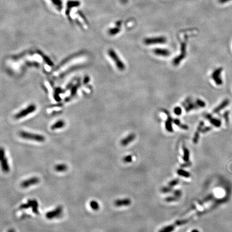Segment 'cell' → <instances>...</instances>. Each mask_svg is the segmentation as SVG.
I'll use <instances>...</instances> for the list:
<instances>
[{
	"instance_id": "1",
	"label": "cell",
	"mask_w": 232,
	"mask_h": 232,
	"mask_svg": "<svg viewBox=\"0 0 232 232\" xmlns=\"http://www.w3.org/2000/svg\"><path fill=\"white\" fill-rule=\"evenodd\" d=\"M19 135L23 139L38 142H44L45 140V137L42 135L33 134L32 133L25 132V131H20L19 132Z\"/></svg>"
},
{
	"instance_id": "2",
	"label": "cell",
	"mask_w": 232,
	"mask_h": 232,
	"mask_svg": "<svg viewBox=\"0 0 232 232\" xmlns=\"http://www.w3.org/2000/svg\"><path fill=\"white\" fill-rule=\"evenodd\" d=\"M108 54L109 56L114 61L117 68L120 71H124L125 69V65L120 59L118 54L116 53V52L112 49H110L108 51Z\"/></svg>"
},
{
	"instance_id": "3",
	"label": "cell",
	"mask_w": 232,
	"mask_h": 232,
	"mask_svg": "<svg viewBox=\"0 0 232 232\" xmlns=\"http://www.w3.org/2000/svg\"><path fill=\"white\" fill-rule=\"evenodd\" d=\"M190 220L189 219L177 220L175 222H174L173 224L169 225L163 227L162 228H161L159 231V232H173L175 229V228H176V227L186 224Z\"/></svg>"
},
{
	"instance_id": "4",
	"label": "cell",
	"mask_w": 232,
	"mask_h": 232,
	"mask_svg": "<svg viewBox=\"0 0 232 232\" xmlns=\"http://www.w3.org/2000/svg\"><path fill=\"white\" fill-rule=\"evenodd\" d=\"M36 108L37 107L36 106V105H34V104L30 105V106H28L27 108L23 109V110H22L18 113H17V114L15 116V118L17 119L24 118L27 116H28V115L30 114V113H32V112L36 111Z\"/></svg>"
},
{
	"instance_id": "5",
	"label": "cell",
	"mask_w": 232,
	"mask_h": 232,
	"mask_svg": "<svg viewBox=\"0 0 232 232\" xmlns=\"http://www.w3.org/2000/svg\"><path fill=\"white\" fill-rule=\"evenodd\" d=\"M166 41H167V39L164 37H157L146 38L143 41L144 44L147 45L162 44H164Z\"/></svg>"
},
{
	"instance_id": "6",
	"label": "cell",
	"mask_w": 232,
	"mask_h": 232,
	"mask_svg": "<svg viewBox=\"0 0 232 232\" xmlns=\"http://www.w3.org/2000/svg\"><path fill=\"white\" fill-rule=\"evenodd\" d=\"M186 43L185 42H183L181 44V53L179 54L177 57H176L173 60V64L174 66H178L179 64V63H180L182 61V60L185 58L186 54Z\"/></svg>"
},
{
	"instance_id": "7",
	"label": "cell",
	"mask_w": 232,
	"mask_h": 232,
	"mask_svg": "<svg viewBox=\"0 0 232 232\" xmlns=\"http://www.w3.org/2000/svg\"><path fill=\"white\" fill-rule=\"evenodd\" d=\"M62 211L63 207L62 206H58L52 211L47 212L45 214V217L48 219H52L60 217L62 214Z\"/></svg>"
},
{
	"instance_id": "8",
	"label": "cell",
	"mask_w": 232,
	"mask_h": 232,
	"mask_svg": "<svg viewBox=\"0 0 232 232\" xmlns=\"http://www.w3.org/2000/svg\"><path fill=\"white\" fill-rule=\"evenodd\" d=\"M1 167L3 171L5 173H8L10 172V166L8 162V160L5 154V151L3 148L1 150Z\"/></svg>"
},
{
	"instance_id": "9",
	"label": "cell",
	"mask_w": 232,
	"mask_h": 232,
	"mask_svg": "<svg viewBox=\"0 0 232 232\" xmlns=\"http://www.w3.org/2000/svg\"><path fill=\"white\" fill-rule=\"evenodd\" d=\"M40 182V179L37 177H33L24 180L20 183V186L23 188H27L30 186L37 184Z\"/></svg>"
},
{
	"instance_id": "10",
	"label": "cell",
	"mask_w": 232,
	"mask_h": 232,
	"mask_svg": "<svg viewBox=\"0 0 232 232\" xmlns=\"http://www.w3.org/2000/svg\"><path fill=\"white\" fill-rule=\"evenodd\" d=\"M222 70L223 69L222 67L218 68L216 70H214L212 74V78H213L214 82H215L217 85H221L223 83L222 80L220 77V75Z\"/></svg>"
},
{
	"instance_id": "11",
	"label": "cell",
	"mask_w": 232,
	"mask_h": 232,
	"mask_svg": "<svg viewBox=\"0 0 232 232\" xmlns=\"http://www.w3.org/2000/svg\"><path fill=\"white\" fill-rule=\"evenodd\" d=\"M164 112L165 113L166 115H167V118L168 119L167 121H165V127L166 130L169 132H173V126H172V121H173V118L170 117V115L169 114V113L168 111L165 110H163Z\"/></svg>"
},
{
	"instance_id": "12",
	"label": "cell",
	"mask_w": 232,
	"mask_h": 232,
	"mask_svg": "<svg viewBox=\"0 0 232 232\" xmlns=\"http://www.w3.org/2000/svg\"><path fill=\"white\" fill-rule=\"evenodd\" d=\"M213 195H208L207 197H205L204 199L198 201V202L196 204H195L194 205L192 206L189 209V210H190V211H190L191 210H194V209L197 208V207L199 206L202 205L204 204L205 203L208 202L209 200H212L213 199Z\"/></svg>"
},
{
	"instance_id": "13",
	"label": "cell",
	"mask_w": 232,
	"mask_h": 232,
	"mask_svg": "<svg viewBox=\"0 0 232 232\" xmlns=\"http://www.w3.org/2000/svg\"><path fill=\"white\" fill-rule=\"evenodd\" d=\"M131 204V200L129 198L117 199L114 202V205L116 207L126 206H129Z\"/></svg>"
},
{
	"instance_id": "14",
	"label": "cell",
	"mask_w": 232,
	"mask_h": 232,
	"mask_svg": "<svg viewBox=\"0 0 232 232\" xmlns=\"http://www.w3.org/2000/svg\"><path fill=\"white\" fill-rule=\"evenodd\" d=\"M135 138H136V135H135V134L132 133L130 135H129L128 136H127L125 138H124L121 141V145L123 146H126L129 144H130L131 142H132L133 141H134Z\"/></svg>"
},
{
	"instance_id": "15",
	"label": "cell",
	"mask_w": 232,
	"mask_h": 232,
	"mask_svg": "<svg viewBox=\"0 0 232 232\" xmlns=\"http://www.w3.org/2000/svg\"><path fill=\"white\" fill-rule=\"evenodd\" d=\"M205 118H206L207 119H208L209 122L214 126L217 127V128H219V127L221 126V121L220 120L216 119V118H214L212 117V116L209 115V114H206L205 115Z\"/></svg>"
},
{
	"instance_id": "16",
	"label": "cell",
	"mask_w": 232,
	"mask_h": 232,
	"mask_svg": "<svg viewBox=\"0 0 232 232\" xmlns=\"http://www.w3.org/2000/svg\"><path fill=\"white\" fill-rule=\"evenodd\" d=\"M229 103V100L228 99H225L224 101H222V103L219 105V106H218L213 111V113H218L221 110H222V109H224L225 107H226Z\"/></svg>"
},
{
	"instance_id": "17",
	"label": "cell",
	"mask_w": 232,
	"mask_h": 232,
	"mask_svg": "<svg viewBox=\"0 0 232 232\" xmlns=\"http://www.w3.org/2000/svg\"><path fill=\"white\" fill-rule=\"evenodd\" d=\"M153 52L157 55H161L162 56H168L170 54L169 51L161 49H156L154 50H153Z\"/></svg>"
},
{
	"instance_id": "18",
	"label": "cell",
	"mask_w": 232,
	"mask_h": 232,
	"mask_svg": "<svg viewBox=\"0 0 232 232\" xmlns=\"http://www.w3.org/2000/svg\"><path fill=\"white\" fill-rule=\"evenodd\" d=\"M204 123L203 121L200 122V123L199 124V126L197 128V131L195 134L194 137L193 139V142L195 144L198 143L199 138V133L200 131H202V129H203V126L204 125Z\"/></svg>"
},
{
	"instance_id": "19",
	"label": "cell",
	"mask_w": 232,
	"mask_h": 232,
	"mask_svg": "<svg viewBox=\"0 0 232 232\" xmlns=\"http://www.w3.org/2000/svg\"><path fill=\"white\" fill-rule=\"evenodd\" d=\"M185 110L186 112L190 111L192 110H194V109H196L198 108V106L197 105L196 103H193L191 102V100L188 99L187 100H186L185 102Z\"/></svg>"
},
{
	"instance_id": "20",
	"label": "cell",
	"mask_w": 232,
	"mask_h": 232,
	"mask_svg": "<svg viewBox=\"0 0 232 232\" xmlns=\"http://www.w3.org/2000/svg\"><path fill=\"white\" fill-rule=\"evenodd\" d=\"M30 203H31V207L32 208V212L36 214H38L39 213L38 211V207H39V204L36 199H30Z\"/></svg>"
},
{
	"instance_id": "21",
	"label": "cell",
	"mask_w": 232,
	"mask_h": 232,
	"mask_svg": "<svg viewBox=\"0 0 232 232\" xmlns=\"http://www.w3.org/2000/svg\"><path fill=\"white\" fill-rule=\"evenodd\" d=\"M183 161L185 162H190V151L184 145H183Z\"/></svg>"
},
{
	"instance_id": "22",
	"label": "cell",
	"mask_w": 232,
	"mask_h": 232,
	"mask_svg": "<svg viewBox=\"0 0 232 232\" xmlns=\"http://www.w3.org/2000/svg\"><path fill=\"white\" fill-rule=\"evenodd\" d=\"M65 125V122L62 120H60L58 121L55 122V123L51 126V130H55L59 129H61L64 128Z\"/></svg>"
},
{
	"instance_id": "23",
	"label": "cell",
	"mask_w": 232,
	"mask_h": 232,
	"mask_svg": "<svg viewBox=\"0 0 232 232\" xmlns=\"http://www.w3.org/2000/svg\"><path fill=\"white\" fill-rule=\"evenodd\" d=\"M54 170L58 172H65L68 169V166L66 164H58L54 166Z\"/></svg>"
},
{
	"instance_id": "24",
	"label": "cell",
	"mask_w": 232,
	"mask_h": 232,
	"mask_svg": "<svg viewBox=\"0 0 232 232\" xmlns=\"http://www.w3.org/2000/svg\"><path fill=\"white\" fill-rule=\"evenodd\" d=\"M50 1L58 10L60 11L62 9L63 4L61 0H50Z\"/></svg>"
},
{
	"instance_id": "25",
	"label": "cell",
	"mask_w": 232,
	"mask_h": 232,
	"mask_svg": "<svg viewBox=\"0 0 232 232\" xmlns=\"http://www.w3.org/2000/svg\"><path fill=\"white\" fill-rule=\"evenodd\" d=\"M177 174L178 175L185 178H189L191 176V174L190 173L187 172L185 170L182 169H179L177 170Z\"/></svg>"
},
{
	"instance_id": "26",
	"label": "cell",
	"mask_w": 232,
	"mask_h": 232,
	"mask_svg": "<svg viewBox=\"0 0 232 232\" xmlns=\"http://www.w3.org/2000/svg\"><path fill=\"white\" fill-rule=\"evenodd\" d=\"M89 205L90 207L93 209L94 211H97L100 208L99 204L98 203L97 201L93 200L90 202Z\"/></svg>"
},
{
	"instance_id": "27",
	"label": "cell",
	"mask_w": 232,
	"mask_h": 232,
	"mask_svg": "<svg viewBox=\"0 0 232 232\" xmlns=\"http://www.w3.org/2000/svg\"><path fill=\"white\" fill-rule=\"evenodd\" d=\"M173 122H174V123L175 124V125H177L178 126H179V128H181L183 130H187L188 129V126L186 125H184V124H182L181 121L179 120V119H175L173 120Z\"/></svg>"
},
{
	"instance_id": "28",
	"label": "cell",
	"mask_w": 232,
	"mask_h": 232,
	"mask_svg": "<svg viewBox=\"0 0 232 232\" xmlns=\"http://www.w3.org/2000/svg\"><path fill=\"white\" fill-rule=\"evenodd\" d=\"M31 207V203H30V200L29 199L27 202V203H24L22 204L19 206V209L22 210L24 209H28L29 208Z\"/></svg>"
},
{
	"instance_id": "29",
	"label": "cell",
	"mask_w": 232,
	"mask_h": 232,
	"mask_svg": "<svg viewBox=\"0 0 232 232\" xmlns=\"http://www.w3.org/2000/svg\"><path fill=\"white\" fill-rule=\"evenodd\" d=\"M120 29L118 28H112L109 30V33L110 34L111 36H114V35H116L118 33H119L120 32Z\"/></svg>"
},
{
	"instance_id": "30",
	"label": "cell",
	"mask_w": 232,
	"mask_h": 232,
	"mask_svg": "<svg viewBox=\"0 0 232 232\" xmlns=\"http://www.w3.org/2000/svg\"><path fill=\"white\" fill-rule=\"evenodd\" d=\"M179 183V179H178V178L175 179H173V180H172V181H171L169 182L168 186L172 187H173L174 186L177 185Z\"/></svg>"
},
{
	"instance_id": "31",
	"label": "cell",
	"mask_w": 232,
	"mask_h": 232,
	"mask_svg": "<svg viewBox=\"0 0 232 232\" xmlns=\"http://www.w3.org/2000/svg\"><path fill=\"white\" fill-rule=\"evenodd\" d=\"M179 198L176 197H175V196H170V197H168L166 198L165 199V202H168V203H170V202H175V201H177L179 199Z\"/></svg>"
},
{
	"instance_id": "32",
	"label": "cell",
	"mask_w": 232,
	"mask_h": 232,
	"mask_svg": "<svg viewBox=\"0 0 232 232\" xmlns=\"http://www.w3.org/2000/svg\"><path fill=\"white\" fill-rule=\"evenodd\" d=\"M172 191H173V187H170L169 186L163 187H162L161 189V192H163V193H164V194L169 193V192H170Z\"/></svg>"
},
{
	"instance_id": "33",
	"label": "cell",
	"mask_w": 232,
	"mask_h": 232,
	"mask_svg": "<svg viewBox=\"0 0 232 232\" xmlns=\"http://www.w3.org/2000/svg\"><path fill=\"white\" fill-rule=\"evenodd\" d=\"M132 160H133L132 156L130 155H127L124 157L123 159H122V161H123V162L125 163H130L132 161Z\"/></svg>"
},
{
	"instance_id": "34",
	"label": "cell",
	"mask_w": 232,
	"mask_h": 232,
	"mask_svg": "<svg viewBox=\"0 0 232 232\" xmlns=\"http://www.w3.org/2000/svg\"><path fill=\"white\" fill-rule=\"evenodd\" d=\"M196 103L197 104V105L198 107H201V108H204V107H205L206 106V104L203 101V100L199 99H197Z\"/></svg>"
},
{
	"instance_id": "35",
	"label": "cell",
	"mask_w": 232,
	"mask_h": 232,
	"mask_svg": "<svg viewBox=\"0 0 232 232\" xmlns=\"http://www.w3.org/2000/svg\"><path fill=\"white\" fill-rule=\"evenodd\" d=\"M229 112L228 111H226L224 113V118H225V122L226 124H228L229 123Z\"/></svg>"
},
{
	"instance_id": "36",
	"label": "cell",
	"mask_w": 232,
	"mask_h": 232,
	"mask_svg": "<svg viewBox=\"0 0 232 232\" xmlns=\"http://www.w3.org/2000/svg\"><path fill=\"white\" fill-rule=\"evenodd\" d=\"M174 196L176 197L180 198V197L182 196V191L181 190H177L174 191Z\"/></svg>"
},
{
	"instance_id": "37",
	"label": "cell",
	"mask_w": 232,
	"mask_h": 232,
	"mask_svg": "<svg viewBox=\"0 0 232 232\" xmlns=\"http://www.w3.org/2000/svg\"><path fill=\"white\" fill-rule=\"evenodd\" d=\"M174 113L176 115H180L182 113V109L179 107H176L174 109Z\"/></svg>"
},
{
	"instance_id": "38",
	"label": "cell",
	"mask_w": 232,
	"mask_h": 232,
	"mask_svg": "<svg viewBox=\"0 0 232 232\" xmlns=\"http://www.w3.org/2000/svg\"><path fill=\"white\" fill-rule=\"evenodd\" d=\"M192 164L191 162L190 161V162H185V163H184L183 164H182L181 165V167L182 168H186V167H190V166H191Z\"/></svg>"
},
{
	"instance_id": "39",
	"label": "cell",
	"mask_w": 232,
	"mask_h": 232,
	"mask_svg": "<svg viewBox=\"0 0 232 232\" xmlns=\"http://www.w3.org/2000/svg\"><path fill=\"white\" fill-rule=\"evenodd\" d=\"M212 129L211 128H210V127H207V128H204V129H202V133H206V132H208V131H209L210 130H211Z\"/></svg>"
},
{
	"instance_id": "40",
	"label": "cell",
	"mask_w": 232,
	"mask_h": 232,
	"mask_svg": "<svg viewBox=\"0 0 232 232\" xmlns=\"http://www.w3.org/2000/svg\"><path fill=\"white\" fill-rule=\"evenodd\" d=\"M231 1V0H218V1L220 3H225L227 2H229Z\"/></svg>"
},
{
	"instance_id": "41",
	"label": "cell",
	"mask_w": 232,
	"mask_h": 232,
	"mask_svg": "<svg viewBox=\"0 0 232 232\" xmlns=\"http://www.w3.org/2000/svg\"><path fill=\"white\" fill-rule=\"evenodd\" d=\"M8 232H15V230L14 229H10L8 231Z\"/></svg>"
},
{
	"instance_id": "42",
	"label": "cell",
	"mask_w": 232,
	"mask_h": 232,
	"mask_svg": "<svg viewBox=\"0 0 232 232\" xmlns=\"http://www.w3.org/2000/svg\"><path fill=\"white\" fill-rule=\"evenodd\" d=\"M191 232H199V231L197 229H194V230H192Z\"/></svg>"
}]
</instances>
